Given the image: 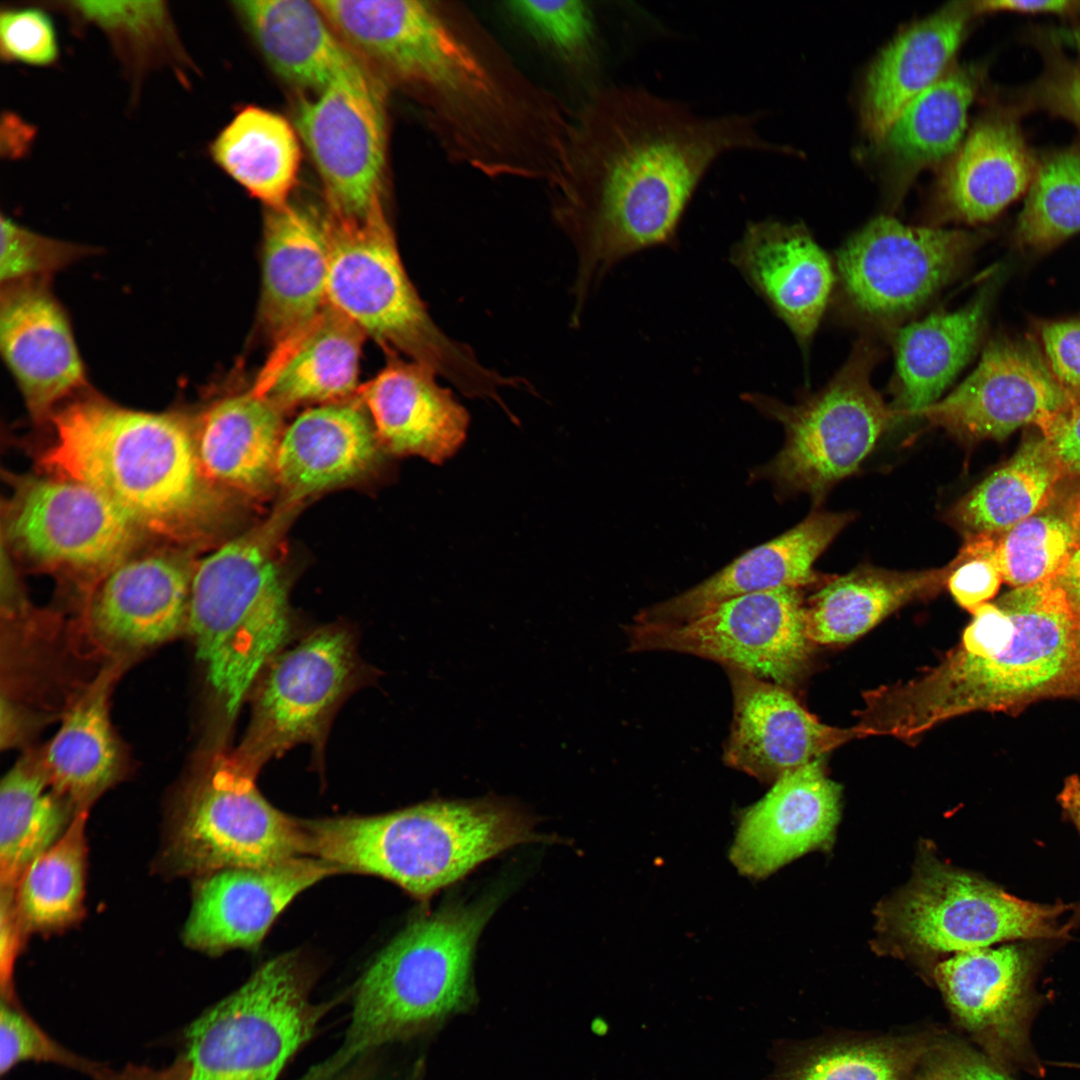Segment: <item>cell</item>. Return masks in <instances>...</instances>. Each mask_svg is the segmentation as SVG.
I'll list each match as a JSON object with an SVG mask.
<instances>
[{"label": "cell", "mask_w": 1080, "mask_h": 1080, "mask_svg": "<svg viewBox=\"0 0 1080 1080\" xmlns=\"http://www.w3.org/2000/svg\"><path fill=\"white\" fill-rule=\"evenodd\" d=\"M760 113L697 114L637 86L593 88L574 111L564 167L547 187L577 252L573 321L618 262L671 244L698 186L724 155L770 152Z\"/></svg>", "instance_id": "cell-1"}, {"label": "cell", "mask_w": 1080, "mask_h": 1080, "mask_svg": "<svg viewBox=\"0 0 1080 1080\" xmlns=\"http://www.w3.org/2000/svg\"><path fill=\"white\" fill-rule=\"evenodd\" d=\"M385 73L421 105L448 161L547 187L560 175L574 111L464 4L410 0Z\"/></svg>", "instance_id": "cell-2"}, {"label": "cell", "mask_w": 1080, "mask_h": 1080, "mask_svg": "<svg viewBox=\"0 0 1080 1080\" xmlns=\"http://www.w3.org/2000/svg\"><path fill=\"white\" fill-rule=\"evenodd\" d=\"M995 603L1014 623L1001 652L978 658L956 647L918 677L867 691L856 712L861 732L912 740L965 713L1016 715L1040 700L1080 699V612L1056 578Z\"/></svg>", "instance_id": "cell-3"}, {"label": "cell", "mask_w": 1080, "mask_h": 1080, "mask_svg": "<svg viewBox=\"0 0 1080 1080\" xmlns=\"http://www.w3.org/2000/svg\"><path fill=\"white\" fill-rule=\"evenodd\" d=\"M43 464L111 501L143 533L188 542L217 514L216 486L194 432L176 414L133 410L97 396L58 408Z\"/></svg>", "instance_id": "cell-4"}, {"label": "cell", "mask_w": 1080, "mask_h": 1080, "mask_svg": "<svg viewBox=\"0 0 1080 1080\" xmlns=\"http://www.w3.org/2000/svg\"><path fill=\"white\" fill-rule=\"evenodd\" d=\"M309 856L375 875L422 901L483 862L537 841L533 818L495 796L437 799L390 813L304 821Z\"/></svg>", "instance_id": "cell-5"}, {"label": "cell", "mask_w": 1080, "mask_h": 1080, "mask_svg": "<svg viewBox=\"0 0 1080 1080\" xmlns=\"http://www.w3.org/2000/svg\"><path fill=\"white\" fill-rule=\"evenodd\" d=\"M496 905V896L447 903L404 928L362 975L338 1050L301 1080H331L373 1048L470 1008L476 943Z\"/></svg>", "instance_id": "cell-6"}, {"label": "cell", "mask_w": 1080, "mask_h": 1080, "mask_svg": "<svg viewBox=\"0 0 1080 1080\" xmlns=\"http://www.w3.org/2000/svg\"><path fill=\"white\" fill-rule=\"evenodd\" d=\"M295 506L283 502L265 523L194 566L186 630L228 717L238 713L290 633L279 547Z\"/></svg>", "instance_id": "cell-7"}, {"label": "cell", "mask_w": 1080, "mask_h": 1080, "mask_svg": "<svg viewBox=\"0 0 1080 1080\" xmlns=\"http://www.w3.org/2000/svg\"><path fill=\"white\" fill-rule=\"evenodd\" d=\"M325 226L328 304L388 351L432 369L470 398L498 404L510 416L500 390L528 384L487 368L468 345L437 326L405 271L383 205L363 219L331 215Z\"/></svg>", "instance_id": "cell-8"}, {"label": "cell", "mask_w": 1080, "mask_h": 1080, "mask_svg": "<svg viewBox=\"0 0 1080 1080\" xmlns=\"http://www.w3.org/2000/svg\"><path fill=\"white\" fill-rule=\"evenodd\" d=\"M312 984L296 953L262 965L187 1028L190 1080H276L329 1008L312 1003Z\"/></svg>", "instance_id": "cell-9"}, {"label": "cell", "mask_w": 1080, "mask_h": 1080, "mask_svg": "<svg viewBox=\"0 0 1080 1080\" xmlns=\"http://www.w3.org/2000/svg\"><path fill=\"white\" fill-rule=\"evenodd\" d=\"M879 351L856 344L848 360L820 391L788 405L763 394L744 400L780 422L785 442L757 472L787 493H805L814 502L854 473L894 419L871 382Z\"/></svg>", "instance_id": "cell-10"}, {"label": "cell", "mask_w": 1080, "mask_h": 1080, "mask_svg": "<svg viewBox=\"0 0 1080 1080\" xmlns=\"http://www.w3.org/2000/svg\"><path fill=\"white\" fill-rule=\"evenodd\" d=\"M1075 905L1022 900L926 857L913 880L878 910V929L903 956L959 953L1013 940L1066 936L1058 917Z\"/></svg>", "instance_id": "cell-11"}, {"label": "cell", "mask_w": 1080, "mask_h": 1080, "mask_svg": "<svg viewBox=\"0 0 1080 1080\" xmlns=\"http://www.w3.org/2000/svg\"><path fill=\"white\" fill-rule=\"evenodd\" d=\"M257 771L236 751L217 756L198 778L171 825L168 855L180 871L205 876L309 856L304 821L262 796Z\"/></svg>", "instance_id": "cell-12"}, {"label": "cell", "mask_w": 1080, "mask_h": 1080, "mask_svg": "<svg viewBox=\"0 0 1080 1080\" xmlns=\"http://www.w3.org/2000/svg\"><path fill=\"white\" fill-rule=\"evenodd\" d=\"M805 606L799 588L748 594L681 623L634 622L627 627L629 648L690 654L790 686L811 654Z\"/></svg>", "instance_id": "cell-13"}, {"label": "cell", "mask_w": 1080, "mask_h": 1080, "mask_svg": "<svg viewBox=\"0 0 1080 1080\" xmlns=\"http://www.w3.org/2000/svg\"><path fill=\"white\" fill-rule=\"evenodd\" d=\"M976 240L961 230L909 226L878 216L837 254L846 302L872 325L895 326L952 280Z\"/></svg>", "instance_id": "cell-14"}, {"label": "cell", "mask_w": 1080, "mask_h": 1080, "mask_svg": "<svg viewBox=\"0 0 1080 1080\" xmlns=\"http://www.w3.org/2000/svg\"><path fill=\"white\" fill-rule=\"evenodd\" d=\"M1038 952L1004 944L955 953L933 977L953 1019L995 1064L1010 1074L1045 1075L1032 1041L1043 1000L1035 989Z\"/></svg>", "instance_id": "cell-15"}, {"label": "cell", "mask_w": 1080, "mask_h": 1080, "mask_svg": "<svg viewBox=\"0 0 1080 1080\" xmlns=\"http://www.w3.org/2000/svg\"><path fill=\"white\" fill-rule=\"evenodd\" d=\"M295 126L332 215L363 219L382 203L386 120L382 89L364 68L298 101Z\"/></svg>", "instance_id": "cell-16"}, {"label": "cell", "mask_w": 1080, "mask_h": 1080, "mask_svg": "<svg viewBox=\"0 0 1080 1080\" xmlns=\"http://www.w3.org/2000/svg\"><path fill=\"white\" fill-rule=\"evenodd\" d=\"M142 532L93 488L24 479L7 513L8 540L38 566L100 576L127 559Z\"/></svg>", "instance_id": "cell-17"}, {"label": "cell", "mask_w": 1080, "mask_h": 1080, "mask_svg": "<svg viewBox=\"0 0 1080 1080\" xmlns=\"http://www.w3.org/2000/svg\"><path fill=\"white\" fill-rule=\"evenodd\" d=\"M355 671L352 637L340 628L318 630L279 652L257 680L251 723L237 752L259 769L318 737Z\"/></svg>", "instance_id": "cell-18"}, {"label": "cell", "mask_w": 1080, "mask_h": 1080, "mask_svg": "<svg viewBox=\"0 0 1080 1080\" xmlns=\"http://www.w3.org/2000/svg\"><path fill=\"white\" fill-rule=\"evenodd\" d=\"M1076 400L1061 386L1031 342L997 338L972 373L918 417L965 443L1003 440L1026 425L1038 428Z\"/></svg>", "instance_id": "cell-19"}, {"label": "cell", "mask_w": 1080, "mask_h": 1080, "mask_svg": "<svg viewBox=\"0 0 1080 1080\" xmlns=\"http://www.w3.org/2000/svg\"><path fill=\"white\" fill-rule=\"evenodd\" d=\"M0 348L35 420L51 419L87 384L69 318L47 279L1 285Z\"/></svg>", "instance_id": "cell-20"}, {"label": "cell", "mask_w": 1080, "mask_h": 1080, "mask_svg": "<svg viewBox=\"0 0 1080 1080\" xmlns=\"http://www.w3.org/2000/svg\"><path fill=\"white\" fill-rule=\"evenodd\" d=\"M335 873L327 861L301 856L272 866L229 868L202 876L184 941L210 954L256 948L298 894Z\"/></svg>", "instance_id": "cell-21"}, {"label": "cell", "mask_w": 1080, "mask_h": 1080, "mask_svg": "<svg viewBox=\"0 0 1080 1080\" xmlns=\"http://www.w3.org/2000/svg\"><path fill=\"white\" fill-rule=\"evenodd\" d=\"M728 671L733 721L723 759L731 768L775 782L859 736L855 728L820 723L785 687L741 670Z\"/></svg>", "instance_id": "cell-22"}, {"label": "cell", "mask_w": 1080, "mask_h": 1080, "mask_svg": "<svg viewBox=\"0 0 1080 1080\" xmlns=\"http://www.w3.org/2000/svg\"><path fill=\"white\" fill-rule=\"evenodd\" d=\"M841 787L822 759L785 772L745 810L730 850L742 874L762 878L795 858L829 848L840 818Z\"/></svg>", "instance_id": "cell-23"}, {"label": "cell", "mask_w": 1080, "mask_h": 1080, "mask_svg": "<svg viewBox=\"0 0 1080 1080\" xmlns=\"http://www.w3.org/2000/svg\"><path fill=\"white\" fill-rule=\"evenodd\" d=\"M730 261L805 350L836 280L829 256L808 229L773 219L751 222L731 248Z\"/></svg>", "instance_id": "cell-24"}, {"label": "cell", "mask_w": 1080, "mask_h": 1080, "mask_svg": "<svg viewBox=\"0 0 1080 1080\" xmlns=\"http://www.w3.org/2000/svg\"><path fill=\"white\" fill-rule=\"evenodd\" d=\"M853 519L846 512H812L780 536L745 552L720 571L671 599L643 609L638 623H681L740 596L818 581L813 565Z\"/></svg>", "instance_id": "cell-25"}, {"label": "cell", "mask_w": 1080, "mask_h": 1080, "mask_svg": "<svg viewBox=\"0 0 1080 1080\" xmlns=\"http://www.w3.org/2000/svg\"><path fill=\"white\" fill-rule=\"evenodd\" d=\"M436 376L420 363L396 358L363 387V401L386 451L441 465L460 449L469 413Z\"/></svg>", "instance_id": "cell-26"}, {"label": "cell", "mask_w": 1080, "mask_h": 1080, "mask_svg": "<svg viewBox=\"0 0 1080 1080\" xmlns=\"http://www.w3.org/2000/svg\"><path fill=\"white\" fill-rule=\"evenodd\" d=\"M329 259L325 221L289 204L268 208L260 320L277 345L304 330L327 306Z\"/></svg>", "instance_id": "cell-27"}, {"label": "cell", "mask_w": 1080, "mask_h": 1080, "mask_svg": "<svg viewBox=\"0 0 1080 1080\" xmlns=\"http://www.w3.org/2000/svg\"><path fill=\"white\" fill-rule=\"evenodd\" d=\"M195 563L175 553L123 560L98 582L91 623L105 640L129 647L167 641L186 629Z\"/></svg>", "instance_id": "cell-28"}, {"label": "cell", "mask_w": 1080, "mask_h": 1080, "mask_svg": "<svg viewBox=\"0 0 1080 1080\" xmlns=\"http://www.w3.org/2000/svg\"><path fill=\"white\" fill-rule=\"evenodd\" d=\"M382 445L365 413L349 404H327L299 415L284 430L276 480L284 502L344 484L367 472Z\"/></svg>", "instance_id": "cell-29"}, {"label": "cell", "mask_w": 1080, "mask_h": 1080, "mask_svg": "<svg viewBox=\"0 0 1080 1080\" xmlns=\"http://www.w3.org/2000/svg\"><path fill=\"white\" fill-rule=\"evenodd\" d=\"M1035 173L1014 121L990 115L974 126L941 173L938 213L943 220L988 221L1026 190Z\"/></svg>", "instance_id": "cell-30"}, {"label": "cell", "mask_w": 1080, "mask_h": 1080, "mask_svg": "<svg viewBox=\"0 0 1080 1080\" xmlns=\"http://www.w3.org/2000/svg\"><path fill=\"white\" fill-rule=\"evenodd\" d=\"M281 410L255 392L213 403L194 432L206 477L218 488L248 497L266 496L275 486L284 433Z\"/></svg>", "instance_id": "cell-31"}, {"label": "cell", "mask_w": 1080, "mask_h": 1080, "mask_svg": "<svg viewBox=\"0 0 1080 1080\" xmlns=\"http://www.w3.org/2000/svg\"><path fill=\"white\" fill-rule=\"evenodd\" d=\"M973 12V3H950L899 33L876 57L862 102L864 127L874 140L880 142L902 109L945 73Z\"/></svg>", "instance_id": "cell-32"}, {"label": "cell", "mask_w": 1080, "mask_h": 1080, "mask_svg": "<svg viewBox=\"0 0 1080 1080\" xmlns=\"http://www.w3.org/2000/svg\"><path fill=\"white\" fill-rule=\"evenodd\" d=\"M364 335L327 304L304 330L276 346L252 391L280 410L345 397L357 386Z\"/></svg>", "instance_id": "cell-33"}, {"label": "cell", "mask_w": 1080, "mask_h": 1080, "mask_svg": "<svg viewBox=\"0 0 1080 1080\" xmlns=\"http://www.w3.org/2000/svg\"><path fill=\"white\" fill-rule=\"evenodd\" d=\"M987 289L954 311L931 313L895 332L894 419L937 402L972 358L984 328Z\"/></svg>", "instance_id": "cell-34"}, {"label": "cell", "mask_w": 1080, "mask_h": 1080, "mask_svg": "<svg viewBox=\"0 0 1080 1080\" xmlns=\"http://www.w3.org/2000/svg\"><path fill=\"white\" fill-rule=\"evenodd\" d=\"M236 9L273 70L288 82L321 91L364 67L315 1H238Z\"/></svg>", "instance_id": "cell-35"}, {"label": "cell", "mask_w": 1080, "mask_h": 1080, "mask_svg": "<svg viewBox=\"0 0 1080 1080\" xmlns=\"http://www.w3.org/2000/svg\"><path fill=\"white\" fill-rule=\"evenodd\" d=\"M952 569V562L906 572L863 566L834 578L805 606L808 636L818 644L849 643L898 608L935 596Z\"/></svg>", "instance_id": "cell-36"}, {"label": "cell", "mask_w": 1080, "mask_h": 1080, "mask_svg": "<svg viewBox=\"0 0 1080 1080\" xmlns=\"http://www.w3.org/2000/svg\"><path fill=\"white\" fill-rule=\"evenodd\" d=\"M1064 477L1044 437L1033 435L951 506L945 520L965 536L1001 533L1047 506Z\"/></svg>", "instance_id": "cell-37"}, {"label": "cell", "mask_w": 1080, "mask_h": 1080, "mask_svg": "<svg viewBox=\"0 0 1080 1080\" xmlns=\"http://www.w3.org/2000/svg\"><path fill=\"white\" fill-rule=\"evenodd\" d=\"M939 1034L930 1032L808 1043H777L764 1080H915Z\"/></svg>", "instance_id": "cell-38"}, {"label": "cell", "mask_w": 1080, "mask_h": 1080, "mask_svg": "<svg viewBox=\"0 0 1080 1080\" xmlns=\"http://www.w3.org/2000/svg\"><path fill=\"white\" fill-rule=\"evenodd\" d=\"M110 681L108 675L101 677L72 707L42 763L51 786L76 812L88 810L118 774L119 752L108 713Z\"/></svg>", "instance_id": "cell-39"}, {"label": "cell", "mask_w": 1080, "mask_h": 1080, "mask_svg": "<svg viewBox=\"0 0 1080 1080\" xmlns=\"http://www.w3.org/2000/svg\"><path fill=\"white\" fill-rule=\"evenodd\" d=\"M215 162L268 208L288 204L301 161L296 130L281 115L248 106L211 145Z\"/></svg>", "instance_id": "cell-40"}, {"label": "cell", "mask_w": 1080, "mask_h": 1080, "mask_svg": "<svg viewBox=\"0 0 1080 1080\" xmlns=\"http://www.w3.org/2000/svg\"><path fill=\"white\" fill-rule=\"evenodd\" d=\"M71 806L42 766L23 762L7 773L0 788L1 890L14 891L25 869L62 837Z\"/></svg>", "instance_id": "cell-41"}, {"label": "cell", "mask_w": 1080, "mask_h": 1080, "mask_svg": "<svg viewBox=\"0 0 1080 1080\" xmlns=\"http://www.w3.org/2000/svg\"><path fill=\"white\" fill-rule=\"evenodd\" d=\"M974 91L967 71L945 72L902 109L880 140L888 160L912 174L951 157L963 141Z\"/></svg>", "instance_id": "cell-42"}, {"label": "cell", "mask_w": 1080, "mask_h": 1080, "mask_svg": "<svg viewBox=\"0 0 1080 1080\" xmlns=\"http://www.w3.org/2000/svg\"><path fill=\"white\" fill-rule=\"evenodd\" d=\"M87 810L76 813L62 837L23 872L14 901L29 931H54L83 913L87 845Z\"/></svg>", "instance_id": "cell-43"}, {"label": "cell", "mask_w": 1080, "mask_h": 1080, "mask_svg": "<svg viewBox=\"0 0 1080 1080\" xmlns=\"http://www.w3.org/2000/svg\"><path fill=\"white\" fill-rule=\"evenodd\" d=\"M1080 546V532L1065 501L1044 508L997 533L996 555L1003 582L1013 588L1056 578Z\"/></svg>", "instance_id": "cell-44"}, {"label": "cell", "mask_w": 1080, "mask_h": 1080, "mask_svg": "<svg viewBox=\"0 0 1080 1080\" xmlns=\"http://www.w3.org/2000/svg\"><path fill=\"white\" fill-rule=\"evenodd\" d=\"M1080 231V148L1056 153L1036 171L1017 222L1026 246L1047 248Z\"/></svg>", "instance_id": "cell-45"}, {"label": "cell", "mask_w": 1080, "mask_h": 1080, "mask_svg": "<svg viewBox=\"0 0 1080 1080\" xmlns=\"http://www.w3.org/2000/svg\"><path fill=\"white\" fill-rule=\"evenodd\" d=\"M504 6L538 45L564 65L581 70L593 63L596 23L587 2L516 0Z\"/></svg>", "instance_id": "cell-46"}, {"label": "cell", "mask_w": 1080, "mask_h": 1080, "mask_svg": "<svg viewBox=\"0 0 1080 1080\" xmlns=\"http://www.w3.org/2000/svg\"><path fill=\"white\" fill-rule=\"evenodd\" d=\"M1 285L49 277L95 252L35 233L1 216Z\"/></svg>", "instance_id": "cell-47"}, {"label": "cell", "mask_w": 1080, "mask_h": 1080, "mask_svg": "<svg viewBox=\"0 0 1080 1080\" xmlns=\"http://www.w3.org/2000/svg\"><path fill=\"white\" fill-rule=\"evenodd\" d=\"M0 1048L1 1075L27 1061L58 1064L91 1076L102 1067L57 1043L25 1012L17 1000H1Z\"/></svg>", "instance_id": "cell-48"}, {"label": "cell", "mask_w": 1080, "mask_h": 1080, "mask_svg": "<svg viewBox=\"0 0 1080 1080\" xmlns=\"http://www.w3.org/2000/svg\"><path fill=\"white\" fill-rule=\"evenodd\" d=\"M997 533L966 536L964 545L951 561L948 587L954 600L973 613L998 592L1003 582L996 555Z\"/></svg>", "instance_id": "cell-49"}, {"label": "cell", "mask_w": 1080, "mask_h": 1080, "mask_svg": "<svg viewBox=\"0 0 1080 1080\" xmlns=\"http://www.w3.org/2000/svg\"><path fill=\"white\" fill-rule=\"evenodd\" d=\"M0 48L2 56L7 60L37 66L54 62L58 46L50 18L43 11L34 8L2 12Z\"/></svg>", "instance_id": "cell-50"}, {"label": "cell", "mask_w": 1080, "mask_h": 1080, "mask_svg": "<svg viewBox=\"0 0 1080 1080\" xmlns=\"http://www.w3.org/2000/svg\"><path fill=\"white\" fill-rule=\"evenodd\" d=\"M915 1080H1014L980 1050L938 1035L922 1058Z\"/></svg>", "instance_id": "cell-51"}, {"label": "cell", "mask_w": 1080, "mask_h": 1080, "mask_svg": "<svg viewBox=\"0 0 1080 1080\" xmlns=\"http://www.w3.org/2000/svg\"><path fill=\"white\" fill-rule=\"evenodd\" d=\"M83 17L111 32L136 38L153 37L166 26L161 2L80 1L73 3Z\"/></svg>", "instance_id": "cell-52"}, {"label": "cell", "mask_w": 1080, "mask_h": 1080, "mask_svg": "<svg viewBox=\"0 0 1080 1080\" xmlns=\"http://www.w3.org/2000/svg\"><path fill=\"white\" fill-rule=\"evenodd\" d=\"M1041 339L1053 375L1080 403V320L1047 323L1041 329Z\"/></svg>", "instance_id": "cell-53"}, {"label": "cell", "mask_w": 1080, "mask_h": 1080, "mask_svg": "<svg viewBox=\"0 0 1080 1080\" xmlns=\"http://www.w3.org/2000/svg\"><path fill=\"white\" fill-rule=\"evenodd\" d=\"M1065 476H1080V404H1075L1039 427Z\"/></svg>", "instance_id": "cell-54"}, {"label": "cell", "mask_w": 1080, "mask_h": 1080, "mask_svg": "<svg viewBox=\"0 0 1080 1080\" xmlns=\"http://www.w3.org/2000/svg\"><path fill=\"white\" fill-rule=\"evenodd\" d=\"M1038 97L1048 109L1080 127V62L1055 67L1040 83Z\"/></svg>", "instance_id": "cell-55"}, {"label": "cell", "mask_w": 1080, "mask_h": 1080, "mask_svg": "<svg viewBox=\"0 0 1080 1080\" xmlns=\"http://www.w3.org/2000/svg\"><path fill=\"white\" fill-rule=\"evenodd\" d=\"M1 940H0V984L1 996L5 1001H16L13 985L14 963L24 934L27 933L18 915L14 891L1 890Z\"/></svg>", "instance_id": "cell-56"}, {"label": "cell", "mask_w": 1080, "mask_h": 1080, "mask_svg": "<svg viewBox=\"0 0 1080 1080\" xmlns=\"http://www.w3.org/2000/svg\"><path fill=\"white\" fill-rule=\"evenodd\" d=\"M92 1077L94 1080H190V1068L183 1055L162 1069L134 1064L126 1065L120 1070H110L102 1066Z\"/></svg>", "instance_id": "cell-57"}, {"label": "cell", "mask_w": 1080, "mask_h": 1080, "mask_svg": "<svg viewBox=\"0 0 1080 1080\" xmlns=\"http://www.w3.org/2000/svg\"><path fill=\"white\" fill-rule=\"evenodd\" d=\"M1080 6L1073 1H981L973 3L975 12L1015 11L1021 13H1066Z\"/></svg>", "instance_id": "cell-58"}, {"label": "cell", "mask_w": 1080, "mask_h": 1080, "mask_svg": "<svg viewBox=\"0 0 1080 1080\" xmlns=\"http://www.w3.org/2000/svg\"><path fill=\"white\" fill-rule=\"evenodd\" d=\"M1057 801L1064 815L1074 823L1080 834V776L1071 775L1064 780ZM1078 924H1080V904L1071 921L1066 924V928L1069 931Z\"/></svg>", "instance_id": "cell-59"}, {"label": "cell", "mask_w": 1080, "mask_h": 1080, "mask_svg": "<svg viewBox=\"0 0 1080 1080\" xmlns=\"http://www.w3.org/2000/svg\"><path fill=\"white\" fill-rule=\"evenodd\" d=\"M1069 600L1080 612V546L1070 558L1065 569L1056 577Z\"/></svg>", "instance_id": "cell-60"}, {"label": "cell", "mask_w": 1080, "mask_h": 1080, "mask_svg": "<svg viewBox=\"0 0 1080 1080\" xmlns=\"http://www.w3.org/2000/svg\"><path fill=\"white\" fill-rule=\"evenodd\" d=\"M1068 513L1080 532V487L1065 500Z\"/></svg>", "instance_id": "cell-61"}, {"label": "cell", "mask_w": 1080, "mask_h": 1080, "mask_svg": "<svg viewBox=\"0 0 1080 1080\" xmlns=\"http://www.w3.org/2000/svg\"><path fill=\"white\" fill-rule=\"evenodd\" d=\"M1060 39L1080 50V28L1060 32Z\"/></svg>", "instance_id": "cell-62"}, {"label": "cell", "mask_w": 1080, "mask_h": 1080, "mask_svg": "<svg viewBox=\"0 0 1080 1080\" xmlns=\"http://www.w3.org/2000/svg\"><path fill=\"white\" fill-rule=\"evenodd\" d=\"M365 1074H367V1072H363L360 1069H356V1070L350 1071V1072H345V1073L342 1072L341 1074H339L338 1076H336L335 1078H333L331 1080H365Z\"/></svg>", "instance_id": "cell-63"}, {"label": "cell", "mask_w": 1080, "mask_h": 1080, "mask_svg": "<svg viewBox=\"0 0 1080 1080\" xmlns=\"http://www.w3.org/2000/svg\"><path fill=\"white\" fill-rule=\"evenodd\" d=\"M1069 1066H1070V1067H1075V1068H1079V1069H1080V1064H1070Z\"/></svg>", "instance_id": "cell-64"}]
</instances>
